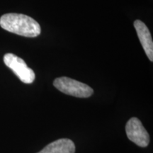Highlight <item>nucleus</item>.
Returning <instances> with one entry per match:
<instances>
[{
	"label": "nucleus",
	"instance_id": "nucleus-1",
	"mask_svg": "<svg viewBox=\"0 0 153 153\" xmlns=\"http://www.w3.org/2000/svg\"><path fill=\"white\" fill-rule=\"evenodd\" d=\"M0 26L7 31L25 37H37L41 32V26L36 20L22 14L3 15L0 18Z\"/></svg>",
	"mask_w": 153,
	"mask_h": 153
},
{
	"label": "nucleus",
	"instance_id": "nucleus-2",
	"mask_svg": "<svg viewBox=\"0 0 153 153\" xmlns=\"http://www.w3.org/2000/svg\"><path fill=\"white\" fill-rule=\"evenodd\" d=\"M53 85L61 92L78 98H88L94 92L92 88L86 84L66 76L56 78Z\"/></svg>",
	"mask_w": 153,
	"mask_h": 153
},
{
	"label": "nucleus",
	"instance_id": "nucleus-3",
	"mask_svg": "<svg viewBox=\"0 0 153 153\" xmlns=\"http://www.w3.org/2000/svg\"><path fill=\"white\" fill-rule=\"evenodd\" d=\"M4 62L24 83L31 84L35 79L36 75L33 70L28 68L23 59L14 54H6L4 56Z\"/></svg>",
	"mask_w": 153,
	"mask_h": 153
},
{
	"label": "nucleus",
	"instance_id": "nucleus-4",
	"mask_svg": "<svg viewBox=\"0 0 153 153\" xmlns=\"http://www.w3.org/2000/svg\"><path fill=\"white\" fill-rule=\"evenodd\" d=\"M126 135L132 142L142 148L147 147L150 143V136L142 123L137 118H132L126 126Z\"/></svg>",
	"mask_w": 153,
	"mask_h": 153
},
{
	"label": "nucleus",
	"instance_id": "nucleus-5",
	"mask_svg": "<svg viewBox=\"0 0 153 153\" xmlns=\"http://www.w3.org/2000/svg\"><path fill=\"white\" fill-rule=\"evenodd\" d=\"M134 26L147 56L150 61H153V42L150 30L146 25L140 20L134 22Z\"/></svg>",
	"mask_w": 153,
	"mask_h": 153
},
{
	"label": "nucleus",
	"instance_id": "nucleus-6",
	"mask_svg": "<svg viewBox=\"0 0 153 153\" xmlns=\"http://www.w3.org/2000/svg\"><path fill=\"white\" fill-rule=\"evenodd\" d=\"M75 145L71 140L59 139L50 143L37 153H74Z\"/></svg>",
	"mask_w": 153,
	"mask_h": 153
}]
</instances>
